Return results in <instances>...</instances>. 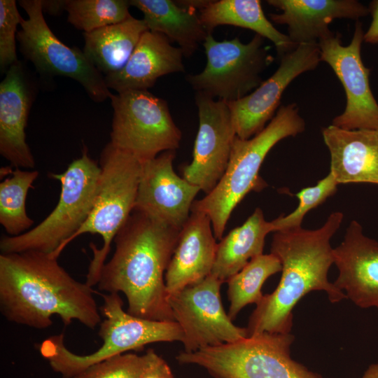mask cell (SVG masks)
<instances>
[{
  "label": "cell",
  "instance_id": "6da1fadb",
  "mask_svg": "<svg viewBox=\"0 0 378 378\" xmlns=\"http://www.w3.org/2000/svg\"><path fill=\"white\" fill-rule=\"evenodd\" d=\"M93 293L50 253L27 251L0 255V309L11 322L45 329L57 315L66 326L77 320L94 329L102 318Z\"/></svg>",
  "mask_w": 378,
  "mask_h": 378
},
{
  "label": "cell",
  "instance_id": "7a4b0ae2",
  "mask_svg": "<svg viewBox=\"0 0 378 378\" xmlns=\"http://www.w3.org/2000/svg\"><path fill=\"white\" fill-rule=\"evenodd\" d=\"M180 231L134 209L114 238L115 251L102 267L99 289L122 292L134 316L175 321L164 276Z\"/></svg>",
  "mask_w": 378,
  "mask_h": 378
},
{
  "label": "cell",
  "instance_id": "3957f363",
  "mask_svg": "<svg viewBox=\"0 0 378 378\" xmlns=\"http://www.w3.org/2000/svg\"><path fill=\"white\" fill-rule=\"evenodd\" d=\"M343 214L332 213L325 224L316 230L301 227L274 232L271 253L282 265L281 276L276 289L264 295L251 314L248 335L262 332L290 333L293 309L305 295L325 291L330 302L347 298L328 279L334 263L330 239L339 229Z\"/></svg>",
  "mask_w": 378,
  "mask_h": 378
},
{
  "label": "cell",
  "instance_id": "277c9868",
  "mask_svg": "<svg viewBox=\"0 0 378 378\" xmlns=\"http://www.w3.org/2000/svg\"><path fill=\"white\" fill-rule=\"evenodd\" d=\"M304 130L299 107L291 103L281 105L268 125L253 137L242 139L236 136L223 177L210 193L195 200L191 208L209 217L216 240L223 238L232 211L243 198L267 186L259 171L269 151L281 140L295 136Z\"/></svg>",
  "mask_w": 378,
  "mask_h": 378
},
{
  "label": "cell",
  "instance_id": "5b68a950",
  "mask_svg": "<svg viewBox=\"0 0 378 378\" xmlns=\"http://www.w3.org/2000/svg\"><path fill=\"white\" fill-rule=\"evenodd\" d=\"M104 316L99 335L103 344L94 352L78 355L69 351L64 335H52L38 346L42 356L62 378H74L89 367L130 351H137L154 342H182L180 326L174 321H155L134 316L123 309L118 293L101 294Z\"/></svg>",
  "mask_w": 378,
  "mask_h": 378
},
{
  "label": "cell",
  "instance_id": "8992f818",
  "mask_svg": "<svg viewBox=\"0 0 378 378\" xmlns=\"http://www.w3.org/2000/svg\"><path fill=\"white\" fill-rule=\"evenodd\" d=\"M101 169L85 149L62 174H51L61 183L59 201L36 227L18 236H3L1 253L36 251L58 258L69 239L87 220L99 188Z\"/></svg>",
  "mask_w": 378,
  "mask_h": 378
},
{
  "label": "cell",
  "instance_id": "52a82bcc",
  "mask_svg": "<svg viewBox=\"0 0 378 378\" xmlns=\"http://www.w3.org/2000/svg\"><path fill=\"white\" fill-rule=\"evenodd\" d=\"M99 167V188L93 207L85 222L67 242L69 244L85 233L102 237L101 248L90 244L93 257L85 283L91 287L97 285L111 244L134 209L141 162L109 141L101 153Z\"/></svg>",
  "mask_w": 378,
  "mask_h": 378
},
{
  "label": "cell",
  "instance_id": "ba28073f",
  "mask_svg": "<svg viewBox=\"0 0 378 378\" xmlns=\"http://www.w3.org/2000/svg\"><path fill=\"white\" fill-rule=\"evenodd\" d=\"M294 339L290 333L262 332L194 352L183 351L176 359L199 365L214 378H323L291 358Z\"/></svg>",
  "mask_w": 378,
  "mask_h": 378
},
{
  "label": "cell",
  "instance_id": "9c48e42d",
  "mask_svg": "<svg viewBox=\"0 0 378 378\" xmlns=\"http://www.w3.org/2000/svg\"><path fill=\"white\" fill-rule=\"evenodd\" d=\"M113 109L110 142L141 162L178 148L182 134L166 100L148 90L112 94Z\"/></svg>",
  "mask_w": 378,
  "mask_h": 378
},
{
  "label": "cell",
  "instance_id": "30bf717a",
  "mask_svg": "<svg viewBox=\"0 0 378 378\" xmlns=\"http://www.w3.org/2000/svg\"><path fill=\"white\" fill-rule=\"evenodd\" d=\"M265 41L255 34L247 43L238 37L219 41L209 34L202 43L206 64L187 82L196 92L227 103L246 96L262 83L261 74L273 60Z\"/></svg>",
  "mask_w": 378,
  "mask_h": 378
},
{
  "label": "cell",
  "instance_id": "8fae6325",
  "mask_svg": "<svg viewBox=\"0 0 378 378\" xmlns=\"http://www.w3.org/2000/svg\"><path fill=\"white\" fill-rule=\"evenodd\" d=\"M19 4L28 18L22 19L17 40L20 50L37 71L46 76H64L79 83L96 102L110 99L112 93L104 75L93 65L83 50L66 46L46 23L41 0H21Z\"/></svg>",
  "mask_w": 378,
  "mask_h": 378
},
{
  "label": "cell",
  "instance_id": "7c38bea8",
  "mask_svg": "<svg viewBox=\"0 0 378 378\" xmlns=\"http://www.w3.org/2000/svg\"><path fill=\"white\" fill-rule=\"evenodd\" d=\"M222 284L211 274L169 295L174 320L183 332L184 351L194 352L248 336L246 328L235 326L225 312L220 293Z\"/></svg>",
  "mask_w": 378,
  "mask_h": 378
},
{
  "label": "cell",
  "instance_id": "4fadbf2b",
  "mask_svg": "<svg viewBox=\"0 0 378 378\" xmlns=\"http://www.w3.org/2000/svg\"><path fill=\"white\" fill-rule=\"evenodd\" d=\"M364 33L358 20L348 46H343L341 35L335 32L318 43L321 62L333 70L346 94L344 111L333 118L332 125L346 130H378V103L370 85V69L360 54Z\"/></svg>",
  "mask_w": 378,
  "mask_h": 378
},
{
  "label": "cell",
  "instance_id": "5bb4252c",
  "mask_svg": "<svg viewBox=\"0 0 378 378\" xmlns=\"http://www.w3.org/2000/svg\"><path fill=\"white\" fill-rule=\"evenodd\" d=\"M199 127L192 160L182 169L183 177L206 195L223 177L237 136L227 103L196 92Z\"/></svg>",
  "mask_w": 378,
  "mask_h": 378
},
{
  "label": "cell",
  "instance_id": "9a60e30c",
  "mask_svg": "<svg viewBox=\"0 0 378 378\" xmlns=\"http://www.w3.org/2000/svg\"><path fill=\"white\" fill-rule=\"evenodd\" d=\"M321 62L318 43L300 44L280 57L276 71L255 90L227 103L237 136L248 139L262 131L275 115L288 85L300 74L314 70Z\"/></svg>",
  "mask_w": 378,
  "mask_h": 378
},
{
  "label": "cell",
  "instance_id": "2e32d148",
  "mask_svg": "<svg viewBox=\"0 0 378 378\" xmlns=\"http://www.w3.org/2000/svg\"><path fill=\"white\" fill-rule=\"evenodd\" d=\"M174 158L175 150H168L141 162L134 209L181 230L200 189L176 174Z\"/></svg>",
  "mask_w": 378,
  "mask_h": 378
},
{
  "label": "cell",
  "instance_id": "e0dca14e",
  "mask_svg": "<svg viewBox=\"0 0 378 378\" xmlns=\"http://www.w3.org/2000/svg\"><path fill=\"white\" fill-rule=\"evenodd\" d=\"M34 97V84L18 60L0 83V154L15 168L35 166L25 133Z\"/></svg>",
  "mask_w": 378,
  "mask_h": 378
},
{
  "label": "cell",
  "instance_id": "ac0fdd59",
  "mask_svg": "<svg viewBox=\"0 0 378 378\" xmlns=\"http://www.w3.org/2000/svg\"><path fill=\"white\" fill-rule=\"evenodd\" d=\"M339 274L333 283L356 306L378 309V242L351 221L342 242L332 250Z\"/></svg>",
  "mask_w": 378,
  "mask_h": 378
},
{
  "label": "cell",
  "instance_id": "d6986e66",
  "mask_svg": "<svg viewBox=\"0 0 378 378\" xmlns=\"http://www.w3.org/2000/svg\"><path fill=\"white\" fill-rule=\"evenodd\" d=\"M281 11L270 13V20L288 27V36L297 46L318 43L334 32L329 24L335 19L358 20L370 14L368 7L357 0H268Z\"/></svg>",
  "mask_w": 378,
  "mask_h": 378
},
{
  "label": "cell",
  "instance_id": "ffe728a7",
  "mask_svg": "<svg viewBox=\"0 0 378 378\" xmlns=\"http://www.w3.org/2000/svg\"><path fill=\"white\" fill-rule=\"evenodd\" d=\"M216 239L209 217L191 211L181 228L176 246L165 272L168 295L200 282L211 274Z\"/></svg>",
  "mask_w": 378,
  "mask_h": 378
},
{
  "label": "cell",
  "instance_id": "44dd1931",
  "mask_svg": "<svg viewBox=\"0 0 378 378\" xmlns=\"http://www.w3.org/2000/svg\"><path fill=\"white\" fill-rule=\"evenodd\" d=\"M183 54L168 38L146 31L125 66L104 76L106 86L117 93L148 90L157 80L169 74L184 72Z\"/></svg>",
  "mask_w": 378,
  "mask_h": 378
},
{
  "label": "cell",
  "instance_id": "7402d4cb",
  "mask_svg": "<svg viewBox=\"0 0 378 378\" xmlns=\"http://www.w3.org/2000/svg\"><path fill=\"white\" fill-rule=\"evenodd\" d=\"M330 171L340 183L378 184V130H346L330 125L322 130Z\"/></svg>",
  "mask_w": 378,
  "mask_h": 378
},
{
  "label": "cell",
  "instance_id": "603a6c76",
  "mask_svg": "<svg viewBox=\"0 0 378 378\" xmlns=\"http://www.w3.org/2000/svg\"><path fill=\"white\" fill-rule=\"evenodd\" d=\"M130 6L140 10L150 31L163 34L178 43L183 56L192 55L209 34L200 15L192 8L171 0H131Z\"/></svg>",
  "mask_w": 378,
  "mask_h": 378
},
{
  "label": "cell",
  "instance_id": "cb8c5ba5",
  "mask_svg": "<svg viewBox=\"0 0 378 378\" xmlns=\"http://www.w3.org/2000/svg\"><path fill=\"white\" fill-rule=\"evenodd\" d=\"M148 30L143 19L131 15L121 22L83 33V52L104 76H108L125 66Z\"/></svg>",
  "mask_w": 378,
  "mask_h": 378
},
{
  "label": "cell",
  "instance_id": "d4e9b609",
  "mask_svg": "<svg viewBox=\"0 0 378 378\" xmlns=\"http://www.w3.org/2000/svg\"><path fill=\"white\" fill-rule=\"evenodd\" d=\"M199 15L209 34L220 25L252 30L272 41L279 57L297 47L287 34L279 31L266 18L259 0L211 1Z\"/></svg>",
  "mask_w": 378,
  "mask_h": 378
},
{
  "label": "cell",
  "instance_id": "484cf974",
  "mask_svg": "<svg viewBox=\"0 0 378 378\" xmlns=\"http://www.w3.org/2000/svg\"><path fill=\"white\" fill-rule=\"evenodd\" d=\"M273 232L271 221L256 208L247 220L217 244L211 274L223 283L239 272L250 260L262 254L265 237Z\"/></svg>",
  "mask_w": 378,
  "mask_h": 378
},
{
  "label": "cell",
  "instance_id": "4316f807",
  "mask_svg": "<svg viewBox=\"0 0 378 378\" xmlns=\"http://www.w3.org/2000/svg\"><path fill=\"white\" fill-rule=\"evenodd\" d=\"M281 270V261L275 255L262 253L250 260L230 277L227 281L230 318L234 320L246 305L258 304L264 295L262 293L264 282Z\"/></svg>",
  "mask_w": 378,
  "mask_h": 378
},
{
  "label": "cell",
  "instance_id": "83f0119b",
  "mask_svg": "<svg viewBox=\"0 0 378 378\" xmlns=\"http://www.w3.org/2000/svg\"><path fill=\"white\" fill-rule=\"evenodd\" d=\"M38 176L36 170L15 168L0 183V223L9 236L22 234L34 224L27 213L26 200Z\"/></svg>",
  "mask_w": 378,
  "mask_h": 378
},
{
  "label": "cell",
  "instance_id": "f1b7e54d",
  "mask_svg": "<svg viewBox=\"0 0 378 378\" xmlns=\"http://www.w3.org/2000/svg\"><path fill=\"white\" fill-rule=\"evenodd\" d=\"M126 0H67V20L88 33L121 22L131 16Z\"/></svg>",
  "mask_w": 378,
  "mask_h": 378
},
{
  "label": "cell",
  "instance_id": "f546056e",
  "mask_svg": "<svg viewBox=\"0 0 378 378\" xmlns=\"http://www.w3.org/2000/svg\"><path fill=\"white\" fill-rule=\"evenodd\" d=\"M337 185L334 176L329 172L315 186L302 189L295 194L299 200L298 207L288 215L280 216L271 221L273 232L301 227L306 214L333 195L337 191Z\"/></svg>",
  "mask_w": 378,
  "mask_h": 378
},
{
  "label": "cell",
  "instance_id": "4dcf8cb0",
  "mask_svg": "<svg viewBox=\"0 0 378 378\" xmlns=\"http://www.w3.org/2000/svg\"><path fill=\"white\" fill-rule=\"evenodd\" d=\"M146 362L145 354H123L94 364L74 378H141Z\"/></svg>",
  "mask_w": 378,
  "mask_h": 378
},
{
  "label": "cell",
  "instance_id": "1f68e13d",
  "mask_svg": "<svg viewBox=\"0 0 378 378\" xmlns=\"http://www.w3.org/2000/svg\"><path fill=\"white\" fill-rule=\"evenodd\" d=\"M22 19L15 1L0 0V68L3 73L18 61L15 38Z\"/></svg>",
  "mask_w": 378,
  "mask_h": 378
},
{
  "label": "cell",
  "instance_id": "d6a6232c",
  "mask_svg": "<svg viewBox=\"0 0 378 378\" xmlns=\"http://www.w3.org/2000/svg\"><path fill=\"white\" fill-rule=\"evenodd\" d=\"M146 365L141 378H176L168 363L151 349L145 354Z\"/></svg>",
  "mask_w": 378,
  "mask_h": 378
},
{
  "label": "cell",
  "instance_id": "836d02e7",
  "mask_svg": "<svg viewBox=\"0 0 378 378\" xmlns=\"http://www.w3.org/2000/svg\"><path fill=\"white\" fill-rule=\"evenodd\" d=\"M370 14L372 15V22L364 33L363 41L368 43H378V0L370 2L369 6Z\"/></svg>",
  "mask_w": 378,
  "mask_h": 378
},
{
  "label": "cell",
  "instance_id": "e575fe53",
  "mask_svg": "<svg viewBox=\"0 0 378 378\" xmlns=\"http://www.w3.org/2000/svg\"><path fill=\"white\" fill-rule=\"evenodd\" d=\"M66 0H50L42 1L41 6L43 12L50 15H59L63 10H66Z\"/></svg>",
  "mask_w": 378,
  "mask_h": 378
},
{
  "label": "cell",
  "instance_id": "d590c367",
  "mask_svg": "<svg viewBox=\"0 0 378 378\" xmlns=\"http://www.w3.org/2000/svg\"><path fill=\"white\" fill-rule=\"evenodd\" d=\"M362 378H378V363L371 364L365 371Z\"/></svg>",
  "mask_w": 378,
  "mask_h": 378
}]
</instances>
